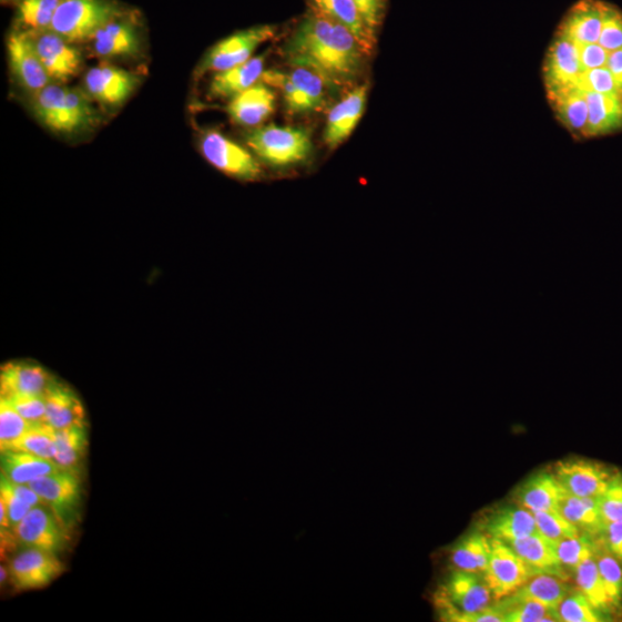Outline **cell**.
<instances>
[{
	"mask_svg": "<svg viewBox=\"0 0 622 622\" xmlns=\"http://www.w3.org/2000/svg\"><path fill=\"white\" fill-rule=\"evenodd\" d=\"M370 52L347 27L310 7L284 48L290 67L309 69L336 89L357 81Z\"/></svg>",
	"mask_w": 622,
	"mask_h": 622,
	"instance_id": "6da1fadb",
	"label": "cell"
},
{
	"mask_svg": "<svg viewBox=\"0 0 622 622\" xmlns=\"http://www.w3.org/2000/svg\"><path fill=\"white\" fill-rule=\"evenodd\" d=\"M493 595L481 574L453 570L439 583L434 605L442 621L469 622L470 618L492 604Z\"/></svg>",
	"mask_w": 622,
	"mask_h": 622,
	"instance_id": "7a4b0ae2",
	"label": "cell"
},
{
	"mask_svg": "<svg viewBox=\"0 0 622 622\" xmlns=\"http://www.w3.org/2000/svg\"><path fill=\"white\" fill-rule=\"evenodd\" d=\"M122 16L112 0H62L49 31L73 44L92 41L101 28Z\"/></svg>",
	"mask_w": 622,
	"mask_h": 622,
	"instance_id": "3957f363",
	"label": "cell"
},
{
	"mask_svg": "<svg viewBox=\"0 0 622 622\" xmlns=\"http://www.w3.org/2000/svg\"><path fill=\"white\" fill-rule=\"evenodd\" d=\"M246 141L256 156L275 167L304 163L313 152L309 133L303 129L261 128L251 132Z\"/></svg>",
	"mask_w": 622,
	"mask_h": 622,
	"instance_id": "277c9868",
	"label": "cell"
},
{
	"mask_svg": "<svg viewBox=\"0 0 622 622\" xmlns=\"http://www.w3.org/2000/svg\"><path fill=\"white\" fill-rule=\"evenodd\" d=\"M43 500L55 518L70 530L78 523L82 503L80 472L58 470L28 483Z\"/></svg>",
	"mask_w": 622,
	"mask_h": 622,
	"instance_id": "5b68a950",
	"label": "cell"
},
{
	"mask_svg": "<svg viewBox=\"0 0 622 622\" xmlns=\"http://www.w3.org/2000/svg\"><path fill=\"white\" fill-rule=\"evenodd\" d=\"M276 33L275 26L264 24L224 39L204 57L197 69V75L206 72L220 73L249 61L254 51L262 43L273 40Z\"/></svg>",
	"mask_w": 622,
	"mask_h": 622,
	"instance_id": "8992f818",
	"label": "cell"
},
{
	"mask_svg": "<svg viewBox=\"0 0 622 622\" xmlns=\"http://www.w3.org/2000/svg\"><path fill=\"white\" fill-rule=\"evenodd\" d=\"M200 147L207 162L236 180L254 182L262 174L259 163L244 146L217 131L206 132Z\"/></svg>",
	"mask_w": 622,
	"mask_h": 622,
	"instance_id": "52a82bcc",
	"label": "cell"
},
{
	"mask_svg": "<svg viewBox=\"0 0 622 622\" xmlns=\"http://www.w3.org/2000/svg\"><path fill=\"white\" fill-rule=\"evenodd\" d=\"M31 39L40 61L52 82L67 83L82 69V55L75 45L52 31H26Z\"/></svg>",
	"mask_w": 622,
	"mask_h": 622,
	"instance_id": "ba28073f",
	"label": "cell"
},
{
	"mask_svg": "<svg viewBox=\"0 0 622 622\" xmlns=\"http://www.w3.org/2000/svg\"><path fill=\"white\" fill-rule=\"evenodd\" d=\"M490 542V564L483 577L497 601L513 594L537 572L509 544L493 539Z\"/></svg>",
	"mask_w": 622,
	"mask_h": 622,
	"instance_id": "9c48e42d",
	"label": "cell"
},
{
	"mask_svg": "<svg viewBox=\"0 0 622 622\" xmlns=\"http://www.w3.org/2000/svg\"><path fill=\"white\" fill-rule=\"evenodd\" d=\"M584 73L580 62L579 45L572 40L555 34L543 67L548 96L579 88Z\"/></svg>",
	"mask_w": 622,
	"mask_h": 622,
	"instance_id": "30bf717a",
	"label": "cell"
},
{
	"mask_svg": "<svg viewBox=\"0 0 622 622\" xmlns=\"http://www.w3.org/2000/svg\"><path fill=\"white\" fill-rule=\"evenodd\" d=\"M65 571L58 554L27 548L12 559L9 574L16 590L27 591L48 587Z\"/></svg>",
	"mask_w": 622,
	"mask_h": 622,
	"instance_id": "8fae6325",
	"label": "cell"
},
{
	"mask_svg": "<svg viewBox=\"0 0 622 622\" xmlns=\"http://www.w3.org/2000/svg\"><path fill=\"white\" fill-rule=\"evenodd\" d=\"M13 531L19 544L27 548L58 554L69 544L70 532L44 503L29 511Z\"/></svg>",
	"mask_w": 622,
	"mask_h": 622,
	"instance_id": "7c38bea8",
	"label": "cell"
},
{
	"mask_svg": "<svg viewBox=\"0 0 622 622\" xmlns=\"http://www.w3.org/2000/svg\"><path fill=\"white\" fill-rule=\"evenodd\" d=\"M552 472L568 492L584 498H599L606 491L618 471L596 461L579 459L559 461Z\"/></svg>",
	"mask_w": 622,
	"mask_h": 622,
	"instance_id": "4fadbf2b",
	"label": "cell"
},
{
	"mask_svg": "<svg viewBox=\"0 0 622 622\" xmlns=\"http://www.w3.org/2000/svg\"><path fill=\"white\" fill-rule=\"evenodd\" d=\"M140 78L129 71L102 63L89 70L83 79L84 91L95 102L109 106H122L136 91Z\"/></svg>",
	"mask_w": 622,
	"mask_h": 622,
	"instance_id": "5bb4252c",
	"label": "cell"
},
{
	"mask_svg": "<svg viewBox=\"0 0 622 622\" xmlns=\"http://www.w3.org/2000/svg\"><path fill=\"white\" fill-rule=\"evenodd\" d=\"M11 70L22 88L31 94L52 83L26 31L13 32L8 40Z\"/></svg>",
	"mask_w": 622,
	"mask_h": 622,
	"instance_id": "9a60e30c",
	"label": "cell"
},
{
	"mask_svg": "<svg viewBox=\"0 0 622 622\" xmlns=\"http://www.w3.org/2000/svg\"><path fill=\"white\" fill-rule=\"evenodd\" d=\"M57 381L47 369L31 361H13L0 371V399L18 396L44 397Z\"/></svg>",
	"mask_w": 622,
	"mask_h": 622,
	"instance_id": "2e32d148",
	"label": "cell"
},
{
	"mask_svg": "<svg viewBox=\"0 0 622 622\" xmlns=\"http://www.w3.org/2000/svg\"><path fill=\"white\" fill-rule=\"evenodd\" d=\"M605 4L601 0H581L561 21L557 33L578 45L599 43Z\"/></svg>",
	"mask_w": 622,
	"mask_h": 622,
	"instance_id": "e0dca14e",
	"label": "cell"
},
{
	"mask_svg": "<svg viewBox=\"0 0 622 622\" xmlns=\"http://www.w3.org/2000/svg\"><path fill=\"white\" fill-rule=\"evenodd\" d=\"M368 84L355 86L330 112L324 141L335 150L359 124L367 102Z\"/></svg>",
	"mask_w": 622,
	"mask_h": 622,
	"instance_id": "ac0fdd59",
	"label": "cell"
},
{
	"mask_svg": "<svg viewBox=\"0 0 622 622\" xmlns=\"http://www.w3.org/2000/svg\"><path fill=\"white\" fill-rule=\"evenodd\" d=\"M275 106V92L271 85L261 81L233 98L226 111L233 123L253 128L268 120Z\"/></svg>",
	"mask_w": 622,
	"mask_h": 622,
	"instance_id": "d6986e66",
	"label": "cell"
},
{
	"mask_svg": "<svg viewBox=\"0 0 622 622\" xmlns=\"http://www.w3.org/2000/svg\"><path fill=\"white\" fill-rule=\"evenodd\" d=\"M481 528L490 539L507 544L539 532L534 513L519 503L497 509L485 519Z\"/></svg>",
	"mask_w": 622,
	"mask_h": 622,
	"instance_id": "ffe728a7",
	"label": "cell"
},
{
	"mask_svg": "<svg viewBox=\"0 0 622 622\" xmlns=\"http://www.w3.org/2000/svg\"><path fill=\"white\" fill-rule=\"evenodd\" d=\"M122 17L115 18L101 28L92 40L96 55L111 59L133 57L141 51V39L136 27L132 21Z\"/></svg>",
	"mask_w": 622,
	"mask_h": 622,
	"instance_id": "44dd1931",
	"label": "cell"
},
{
	"mask_svg": "<svg viewBox=\"0 0 622 622\" xmlns=\"http://www.w3.org/2000/svg\"><path fill=\"white\" fill-rule=\"evenodd\" d=\"M44 400L47 424L55 430L86 426L84 407L68 385L57 379Z\"/></svg>",
	"mask_w": 622,
	"mask_h": 622,
	"instance_id": "7402d4cb",
	"label": "cell"
},
{
	"mask_svg": "<svg viewBox=\"0 0 622 622\" xmlns=\"http://www.w3.org/2000/svg\"><path fill=\"white\" fill-rule=\"evenodd\" d=\"M266 54L253 57L249 61L217 73L210 88L212 99H233L256 84L264 73Z\"/></svg>",
	"mask_w": 622,
	"mask_h": 622,
	"instance_id": "603a6c76",
	"label": "cell"
},
{
	"mask_svg": "<svg viewBox=\"0 0 622 622\" xmlns=\"http://www.w3.org/2000/svg\"><path fill=\"white\" fill-rule=\"evenodd\" d=\"M565 491L553 472L542 471L527 480L516 498L520 507L532 513L558 511L559 500Z\"/></svg>",
	"mask_w": 622,
	"mask_h": 622,
	"instance_id": "cb8c5ba5",
	"label": "cell"
},
{
	"mask_svg": "<svg viewBox=\"0 0 622 622\" xmlns=\"http://www.w3.org/2000/svg\"><path fill=\"white\" fill-rule=\"evenodd\" d=\"M516 553L537 573H549L568 580V571L560 564L555 544L537 534L517 540L509 544Z\"/></svg>",
	"mask_w": 622,
	"mask_h": 622,
	"instance_id": "d4e9b609",
	"label": "cell"
},
{
	"mask_svg": "<svg viewBox=\"0 0 622 622\" xmlns=\"http://www.w3.org/2000/svg\"><path fill=\"white\" fill-rule=\"evenodd\" d=\"M68 86L52 82L42 91L32 94L33 111L41 124L54 133L70 134L67 114Z\"/></svg>",
	"mask_w": 622,
	"mask_h": 622,
	"instance_id": "484cf974",
	"label": "cell"
},
{
	"mask_svg": "<svg viewBox=\"0 0 622 622\" xmlns=\"http://www.w3.org/2000/svg\"><path fill=\"white\" fill-rule=\"evenodd\" d=\"M0 467L2 476L19 485H28L61 470L53 460L12 450L0 452Z\"/></svg>",
	"mask_w": 622,
	"mask_h": 622,
	"instance_id": "4316f807",
	"label": "cell"
},
{
	"mask_svg": "<svg viewBox=\"0 0 622 622\" xmlns=\"http://www.w3.org/2000/svg\"><path fill=\"white\" fill-rule=\"evenodd\" d=\"M589 116L585 137L612 134L622 130V98L584 92Z\"/></svg>",
	"mask_w": 622,
	"mask_h": 622,
	"instance_id": "83f0119b",
	"label": "cell"
},
{
	"mask_svg": "<svg viewBox=\"0 0 622 622\" xmlns=\"http://www.w3.org/2000/svg\"><path fill=\"white\" fill-rule=\"evenodd\" d=\"M558 511L583 534L601 537L604 522L598 498L579 497L565 491L559 500Z\"/></svg>",
	"mask_w": 622,
	"mask_h": 622,
	"instance_id": "f1b7e54d",
	"label": "cell"
},
{
	"mask_svg": "<svg viewBox=\"0 0 622 622\" xmlns=\"http://www.w3.org/2000/svg\"><path fill=\"white\" fill-rule=\"evenodd\" d=\"M491 555L490 539L482 532H470L450 550L453 570L485 575Z\"/></svg>",
	"mask_w": 622,
	"mask_h": 622,
	"instance_id": "f546056e",
	"label": "cell"
},
{
	"mask_svg": "<svg viewBox=\"0 0 622 622\" xmlns=\"http://www.w3.org/2000/svg\"><path fill=\"white\" fill-rule=\"evenodd\" d=\"M549 100L560 124L578 139L585 137L589 109L582 89L572 88Z\"/></svg>",
	"mask_w": 622,
	"mask_h": 622,
	"instance_id": "4dcf8cb0",
	"label": "cell"
},
{
	"mask_svg": "<svg viewBox=\"0 0 622 622\" xmlns=\"http://www.w3.org/2000/svg\"><path fill=\"white\" fill-rule=\"evenodd\" d=\"M309 7L347 27L369 51H373L376 37L365 24L354 0H309Z\"/></svg>",
	"mask_w": 622,
	"mask_h": 622,
	"instance_id": "1f68e13d",
	"label": "cell"
},
{
	"mask_svg": "<svg viewBox=\"0 0 622 622\" xmlns=\"http://www.w3.org/2000/svg\"><path fill=\"white\" fill-rule=\"evenodd\" d=\"M571 590L572 588L564 579L549 573H537L511 595L536 601L557 610Z\"/></svg>",
	"mask_w": 622,
	"mask_h": 622,
	"instance_id": "d6a6232c",
	"label": "cell"
},
{
	"mask_svg": "<svg viewBox=\"0 0 622 622\" xmlns=\"http://www.w3.org/2000/svg\"><path fill=\"white\" fill-rule=\"evenodd\" d=\"M86 449V426L55 430V453L53 461L59 468L80 472Z\"/></svg>",
	"mask_w": 622,
	"mask_h": 622,
	"instance_id": "836d02e7",
	"label": "cell"
},
{
	"mask_svg": "<svg viewBox=\"0 0 622 622\" xmlns=\"http://www.w3.org/2000/svg\"><path fill=\"white\" fill-rule=\"evenodd\" d=\"M503 622H559L557 610L514 595L497 600Z\"/></svg>",
	"mask_w": 622,
	"mask_h": 622,
	"instance_id": "e575fe53",
	"label": "cell"
},
{
	"mask_svg": "<svg viewBox=\"0 0 622 622\" xmlns=\"http://www.w3.org/2000/svg\"><path fill=\"white\" fill-rule=\"evenodd\" d=\"M575 582L582 594L604 615L613 608L600 574L595 557H592L574 571Z\"/></svg>",
	"mask_w": 622,
	"mask_h": 622,
	"instance_id": "d590c367",
	"label": "cell"
},
{
	"mask_svg": "<svg viewBox=\"0 0 622 622\" xmlns=\"http://www.w3.org/2000/svg\"><path fill=\"white\" fill-rule=\"evenodd\" d=\"M93 99L78 88H68L65 104L70 133L74 134L99 124V112Z\"/></svg>",
	"mask_w": 622,
	"mask_h": 622,
	"instance_id": "8d00e7d4",
	"label": "cell"
},
{
	"mask_svg": "<svg viewBox=\"0 0 622 622\" xmlns=\"http://www.w3.org/2000/svg\"><path fill=\"white\" fill-rule=\"evenodd\" d=\"M62 0H20L17 22L21 31H48Z\"/></svg>",
	"mask_w": 622,
	"mask_h": 622,
	"instance_id": "74e56055",
	"label": "cell"
},
{
	"mask_svg": "<svg viewBox=\"0 0 622 622\" xmlns=\"http://www.w3.org/2000/svg\"><path fill=\"white\" fill-rule=\"evenodd\" d=\"M595 560L613 608L622 602V561L605 545L602 538L596 540Z\"/></svg>",
	"mask_w": 622,
	"mask_h": 622,
	"instance_id": "f35d334b",
	"label": "cell"
},
{
	"mask_svg": "<svg viewBox=\"0 0 622 622\" xmlns=\"http://www.w3.org/2000/svg\"><path fill=\"white\" fill-rule=\"evenodd\" d=\"M11 450L28 452L53 460L55 453V429L47 422L31 424L26 432L14 442Z\"/></svg>",
	"mask_w": 622,
	"mask_h": 622,
	"instance_id": "ab89813d",
	"label": "cell"
},
{
	"mask_svg": "<svg viewBox=\"0 0 622 622\" xmlns=\"http://www.w3.org/2000/svg\"><path fill=\"white\" fill-rule=\"evenodd\" d=\"M555 550L562 568L574 573L582 562L595 555L596 540L581 532L578 537L557 543Z\"/></svg>",
	"mask_w": 622,
	"mask_h": 622,
	"instance_id": "60d3db41",
	"label": "cell"
},
{
	"mask_svg": "<svg viewBox=\"0 0 622 622\" xmlns=\"http://www.w3.org/2000/svg\"><path fill=\"white\" fill-rule=\"evenodd\" d=\"M288 78L298 89L306 112L315 111L324 104V89L327 84L316 72L306 68H294Z\"/></svg>",
	"mask_w": 622,
	"mask_h": 622,
	"instance_id": "b9f144b4",
	"label": "cell"
},
{
	"mask_svg": "<svg viewBox=\"0 0 622 622\" xmlns=\"http://www.w3.org/2000/svg\"><path fill=\"white\" fill-rule=\"evenodd\" d=\"M559 621L562 622H600L606 615L592 605L580 590H571L557 608Z\"/></svg>",
	"mask_w": 622,
	"mask_h": 622,
	"instance_id": "7bdbcfd3",
	"label": "cell"
},
{
	"mask_svg": "<svg viewBox=\"0 0 622 622\" xmlns=\"http://www.w3.org/2000/svg\"><path fill=\"white\" fill-rule=\"evenodd\" d=\"M31 426L6 399H0V452L9 451Z\"/></svg>",
	"mask_w": 622,
	"mask_h": 622,
	"instance_id": "ee69618b",
	"label": "cell"
},
{
	"mask_svg": "<svg viewBox=\"0 0 622 622\" xmlns=\"http://www.w3.org/2000/svg\"><path fill=\"white\" fill-rule=\"evenodd\" d=\"M534 516L540 534L554 544L581 534L559 511L536 512Z\"/></svg>",
	"mask_w": 622,
	"mask_h": 622,
	"instance_id": "f6af8a7d",
	"label": "cell"
},
{
	"mask_svg": "<svg viewBox=\"0 0 622 622\" xmlns=\"http://www.w3.org/2000/svg\"><path fill=\"white\" fill-rule=\"evenodd\" d=\"M599 43L608 51L622 49V12L605 4L602 32Z\"/></svg>",
	"mask_w": 622,
	"mask_h": 622,
	"instance_id": "bcb514c9",
	"label": "cell"
},
{
	"mask_svg": "<svg viewBox=\"0 0 622 622\" xmlns=\"http://www.w3.org/2000/svg\"><path fill=\"white\" fill-rule=\"evenodd\" d=\"M602 520L605 523L622 520V476L616 472L606 491L598 498Z\"/></svg>",
	"mask_w": 622,
	"mask_h": 622,
	"instance_id": "7dc6e473",
	"label": "cell"
},
{
	"mask_svg": "<svg viewBox=\"0 0 622 622\" xmlns=\"http://www.w3.org/2000/svg\"><path fill=\"white\" fill-rule=\"evenodd\" d=\"M579 88L582 89L583 92L622 98L610 70L606 67L585 71L581 78Z\"/></svg>",
	"mask_w": 622,
	"mask_h": 622,
	"instance_id": "c3c4849f",
	"label": "cell"
},
{
	"mask_svg": "<svg viewBox=\"0 0 622 622\" xmlns=\"http://www.w3.org/2000/svg\"><path fill=\"white\" fill-rule=\"evenodd\" d=\"M29 424L47 422L44 397L18 396L8 400Z\"/></svg>",
	"mask_w": 622,
	"mask_h": 622,
	"instance_id": "681fc988",
	"label": "cell"
},
{
	"mask_svg": "<svg viewBox=\"0 0 622 622\" xmlns=\"http://www.w3.org/2000/svg\"><path fill=\"white\" fill-rule=\"evenodd\" d=\"M0 499L6 502L9 511L10 521L12 529H14L21 520L31 511L33 508L28 506L27 502L22 501L12 490L10 480L2 476L0 478Z\"/></svg>",
	"mask_w": 622,
	"mask_h": 622,
	"instance_id": "f907efd6",
	"label": "cell"
},
{
	"mask_svg": "<svg viewBox=\"0 0 622 622\" xmlns=\"http://www.w3.org/2000/svg\"><path fill=\"white\" fill-rule=\"evenodd\" d=\"M354 2L370 33L376 37L387 8V0H354Z\"/></svg>",
	"mask_w": 622,
	"mask_h": 622,
	"instance_id": "816d5d0a",
	"label": "cell"
},
{
	"mask_svg": "<svg viewBox=\"0 0 622 622\" xmlns=\"http://www.w3.org/2000/svg\"><path fill=\"white\" fill-rule=\"evenodd\" d=\"M608 52L600 43L579 45V55L585 71L605 68L609 61Z\"/></svg>",
	"mask_w": 622,
	"mask_h": 622,
	"instance_id": "f5cc1de1",
	"label": "cell"
},
{
	"mask_svg": "<svg viewBox=\"0 0 622 622\" xmlns=\"http://www.w3.org/2000/svg\"><path fill=\"white\" fill-rule=\"evenodd\" d=\"M601 538L606 548L622 561V520L605 523Z\"/></svg>",
	"mask_w": 622,
	"mask_h": 622,
	"instance_id": "db71d44e",
	"label": "cell"
},
{
	"mask_svg": "<svg viewBox=\"0 0 622 622\" xmlns=\"http://www.w3.org/2000/svg\"><path fill=\"white\" fill-rule=\"evenodd\" d=\"M11 483V488L13 490V492L24 502L28 503V506H31L32 508L38 507V506H42L43 500L41 499V497L28 485H19V483H14L12 481H10Z\"/></svg>",
	"mask_w": 622,
	"mask_h": 622,
	"instance_id": "11a10c76",
	"label": "cell"
},
{
	"mask_svg": "<svg viewBox=\"0 0 622 622\" xmlns=\"http://www.w3.org/2000/svg\"><path fill=\"white\" fill-rule=\"evenodd\" d=\"M606 68L610 70L614 82L622 94V49L610 52Z\"/></svg>",
	"mask_w": 622,
	"mask_h": 622,
	"instance_id": "9f6ffc18",
	"label": "cell"
},
{
	"mask_svg": "<svg viewBox=\"0 0 622 622\" xmlns=\"http://www.w3.org/2000/svg\"><path fill=\"white\" fill-rule=\"evenodd\" d=\"M0 572H2V573H0V574H2V583H4L6 580H7V577H8L9 572L6 570L4 567H2V569H0Z\"/></svg>",
	"mask_w": 622,
	"mask_h": 622,
	"instance_id": "6f0895ef",
	"label": "cell"
},
{
	"mask_svg": "<svg viewBox=\"0 0 622 622\" xmlns=\"http://www.w3.org/2000/svg\"><path fill=\"white\" fill-rule=\"evenodd\" d=\"M3 3H9V2H13V0H2ZM20 2V0H19Z\"/></svg>",
	"mask_w": 622,
	"mask_h": 622,
	"instance_id": "680465c9",
	"label": "cell"
}]
</instances>
